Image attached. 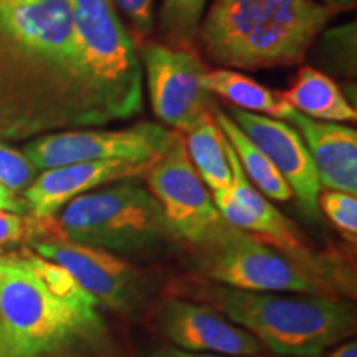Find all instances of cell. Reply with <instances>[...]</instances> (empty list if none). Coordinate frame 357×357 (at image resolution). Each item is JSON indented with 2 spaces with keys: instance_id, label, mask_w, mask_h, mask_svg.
<instances>
[{
  "instance_id": "obj_2",
  "label": "cell",
  "mask_w": 357,
  "mask_h": 357,
  "mask_svg": "<svg viewBox=\"0 0 357 357\" xmlns=\"http://www.w3.org/2000/svg\"><path fill=\"white\" fill-rule=\"evenodd\" d=\"M337 8L316 0H213L197 38L223 68L301 63Z\"/></svg>"
},
{
  "instance_id": "obj_17",
  "label": "cell",
  "mask_w": 357,
  "mask_h": 357,
  "mask_svg": "<svg viewBox=\"0 0 357 357\" xmlns=\"http://www.w3.org/2000/svg\"><path fill=\"white\" fill-rule=\"evenodd\" d=\"M184 144L192 166L211 192L227 190L231 171L227 155V139L213 118L212 108L184 132Z\"/></svg>"
},
{
  "instance_id": "obj_18",
  "label": "cell",
  "mask_w": 357,
  "mask_h": 357,
  "mask_svg": "<svg viewBox=\"0 0 357 357\" xmlns=\"http://www.w3.org/2000/svg\"><path fill=\"white\" fill-rule=\"evenodd\" d=\"M202 84L208 93L222 96L235 108L248 113L288 121L293 111L291 106L281 98L280 91L263 86L235 70L218 68L205 71Z\"/></svg>"
},
{
  "instance_id": "obj_7",
  "label": "cell",
  "mask_w": 357,
  "mask_h": 357,
  "mask_svg": "<svg viewBox=\"0 0 357 357\" xmlns=\"http://www.w3.org/2000/svg\"><path fill=\"white\" fill-rule=\"evenodd\" d=\"M144 177L174 238L187 247L204 243L227 223L213 204L211 190L192 166L182 132L171 131Z\"/></svg>"
},
{
  "instance_id": "obj_1",
  "label": "cell",
  "mask_w": 357,
  "mask_h": 357,
  "mask_svg": "<svg viewBox=\"0 0 357 357\" xmlns=\"http://www.w3.org/2000/svg\"><path fill=\"white\" fill-rule=\"evenodd\" d=\"M139 52L111 0L0 3V137L142 111Z\"/></svg>"
},
{
  "instance_id": "obj_30",
  "label": "cell",
  "mask_w": 357,
  "mask_h": 357,
  "mask_svg": "<svg viewBox=\"0 0 357 357\" xmlns=\"http://www.w3.org/2000/svg\"><path fill=\"white\" fill-rule=\"evenodd\" d=\"M0 357H13L10 346H8L6 331H3L2 324H0Z\"/></svg>"
},
{
  "instance_id": "obj_12",
  "label": "cell",
  "mask_w": 357,
  "mask_h": 357,
  "mask_svg": "<svg viewBox=\"0 0 357 357\" xmlns=\"http://www.w3.org/2000/svg\"><path fill=\"white\" fill-rule=\"evenodd\" d=\"M155 326L172 346L189 352L258 357L265 347L242 326L205 303L166 298L155 310Z\"/></svg>"
},
{
  "instance_id": "obj_5",
  "label": "cell",
  "mask_w": 357,
  "mask_h": 357,
  "mask_svg": "<svg viewBox=\"0 0 357 357\" xmlns=\"http://www.w3.org/2000/svg\"><path fill=\"white\" fill-rule=\"evenodd\" d=\"M26 238H63L116 255H134L176 240L159 202L137 177L75 197L50 218L29 217Z\"/></svg>"
},
{
  "instance_id": "obj_24",
  "label": "cell",
  "mask_w": 357,
  "mask_h": 357,
  "mask_svg": "<svg viewBox=\"0 0 357 357\" xmlns=\"http://www.w3.org/2000/svg\"><path fill=\"white\" fill-rule=\"evenodd\" d=\"M38 169L26 155L0 142V184L13 192L25 190L37 177Z\"/></svg>"
},
{
  "instance_id": "obj_8",
  "label": "cell",
  "mask_w": 357,
  "mask_h": 357,
  "mask_svg": "<svg viewBox=\"0 0 357 357\" xmlns=\"http://www.w3.org/2000/svg\"><path fill=\"white\" fill-rule=\"evenodd\" d=\"M30 250L65 266L101 307L116 314H139L154 294V278L149 271L108 250L63 238L30 240Z\"/></svg>"
},
{
  "instance_id": "obj_3",
  "label": "cell",
  "mask_w": 357,
  "mask_h": 357,
  "mask_svg": "<svg viewBox=\"0 0 357 357\" xmlns=\"http://www.w3.org/2000/svg\"><path fill=\"white\" fill-rule=\"evenodd\" d=\"M185 291L281 357H318L356 329L354 307L337 296L243 291L211 281L192 284Z\"/></svg>"
},
{
  "instance_id": "obj_20",
  "label": "cell",
  "mask_w": 357,
  "mask_h": 357,
  "mask_svg": "<svg viewBox=\"0 0 357 357\" xmlns=\"http://www.w3.org/2000/svg\"><path fill=\"white\" fill-rule=\"evenodd\" d=\"M7 257L19 263L29 273H32L42 283V287L56 300L83 311L101 310L100 301L91 293L86 291L65 266L47 260V258L37 255L33 250L26 248L22 250L20 253H7Z\"/></svg>"
},
{
  "instance_id": "obj_25",
  "label": "cell",
  "mask_w": 357,
  "mask_h": 357,
  "mask_svg": "<svg viewBox=\"0 0 357 357\" xmlns=\"http://www.w3.org/2000/svg\"><path fill=\"white\" fill-rule=\"evenodd\" d=\"M111 3L126 17L137 35L147 37L154 30V0H111Z\"/></svg>"
},
{
  "instance_id": "obj_27",
  "label": "cell",
  "mask_w": 357,
  "mask_h": 357,
  "mask_svg": "<svg viewBox=\"0 0 357 357\" xmlns=\"http://www.w3.org/2000/svg\"><path fill=\"white\" fill-rule=\"evenodd\" d=\"M0 211L25 213L29 212V205H26L25 200L17 197V192L0 184Z\"/></svg>"
},
{
  "instance_id": "obj_31",
  "label": "cell",
  "mask_w": 357,
  "mask_h": 357,
  "mask_svg": "<svg viewBox=\"0 0 357 357\" xmlns=\"http://www.w3.org/2000/svg\"><path fill=\"white\" fill-rule=\"evenodd\" d=\"M321 2L326 3V6H331L334 8H351L354 7L356 0H321Z\"/></svg>"
},
{
  "instance_id": "obj_15",
  "label": "cell",
  "mask_w": 357,
  "mask_h": 357,
  "mask_svg": "<svg viewBox=\"0 0 357 357\" xmlns=\"http://www.w3.org/2000/svg\"><path fill=\"white\" fill-rule=\"evenodd\" d=\"M288 123L301 134L323 189L357 194V132L341 123L318 121L291 111Z\"/></svg>"
},
{
  "instance_id": "obj_13",
  "label": "cell",
  "mask_w": 357,
  "mask_h": 357,
  "mask_svg": "<svg viewBox=\"0 0 357 357\" xmlns=\"http://www.w3.org/2000/svg\"><path fill=\"white\" fill-rule=\"evenodd\" d=\"M229 116L270 159L307 215L318 217V200L323 187L301 134L283 119L268 118L238 108H231Z\"/></svg>"
},
{
  "instance_id": "obj_10",
  "label": "cell",
  "mask_w": 357,
  "mask_h": 357,
  "mask_svg": "<svg viewBox=\"0 0 357 357\" xmlns=\"http://www.w3.org/2000/svg\"><path fill=\"white\" fill-rule=\"evenodd\" d=\"M154 114L174 131L185 132L212 108V93L204 88L205 66L187 48L147 42L139 52Z\"/></svg>"
},
{
  "instance_id": "obj_16",
  "label": "cell",
  "mask_w": 357,
  "mask_h": 357,
  "mask_svg": "<svg viewBox=\"0 0 357 357\" xmlns=\"http://www.w3.org/2000/svg\"><path fill=\"white\" fill-rule=\"evenodd\" d=\"M281 98L298 113L318 121H356V108L341 88L323 71L303 66L291 86L280 91Z\"/></svg>"
},
{
  "instance_id": "obj_23",
  "label": "cell",
  "mask_w": 357,
  "mask_h": 357,
  "mask_svg": "<svg viewBox=\"0 0 357 357\" xmlns=\"http://www.w3.org/2000/svg\"><path fill=\"white\" fill-rule=\"evenodd\" d=\"M326 63L336 66L339 73H356V25L347 24L323 35Z\"/></svg>"
},
{
  "instance_id": "obj_14",
  "label": "cell",
  "mask_w": 357,
  "mask_h": 357,
  "mask_svg": "<svg viewBox=\"0 0 357 357\" xmlns=\"http://www.w3.org/2000/svg\"><path fill=\"white\" fill-rule=\"evenodd\" d=\"M151 164L114 159L47 169L24 190V200L33 218H50L75 197L111 182L144 176Z\"/></svg>"
},
{
  "instance_id": "obj_4",
  "label": "cell",
  "mask_w": 357,
  "mask_h": 357,
  "mask_svg": "<svg viewBox=\"0 0 357 357\" xmlns=\"http://www.w3.org/2000/svg\"><path fill=\"white\" fill-rule=\"evenodd\" d=\"M0 324L13 357H129L101 310L56 300L7 255H0Z\"/></svg>"
},
{
  "instance_id": "obj_28",
  "label": "cell",
  "mask_w": 357,
  "mask_h": 357,
  "mask_svg": "<svg viewBox=\"0 0 357 357\" xmlns=\"http://www.w3.org/2000/svg\"><path fill=\"white\" fill-rule=\"evenodd\" d=\"M147 357H227V356H217V354H204V352H189L184 349H178V347L167 344L162 347H158L153 352H149ZM265 357V356H258Z\"/></svg>"
},
{
  "instance_id": "obj_29",
  "label": "cell",
  "mask_w": 357,
  "mask_h": 357,
  "mask_svg": "<svg viewBox=\"0 0 357 357\" xmlns=\"http://www.w3.org/2000/svg\"><path fill=\"white\" fill-rule=\"evenodd\" d=\"M328 357H357V342L354 339L346 341L344 344L337 346Z\"/></svg>"
},
{
  "instance_id": "obj_19",
  "label": "cell",
  "mask_w": 357,
  "mask_h": 357,
  "mask_svg": "<svg viewBox=\"0 0 357 357\" xmlns=\"http://www.w3.org/2000/svg\"><path fill=\"white\" fill-rule=\"evenodd\" d=\"M212 113L223 136L230 142L231 149H234L240 164H242L248 181L268 199L278 200V202L291 200V189H289L287 181L281 177V174L276 171L273 164L270 162V159L248 139L247 134L236 126V123L225 111H222L217 105H213Z\"/></svg>"
},
{
  "instance_id": "obj_26",
  "label": "cell",
  "mask_w": 357,
  "mask_h": 357,
  "mask_svg": "<svg viewBox=\"0 0 357 357\" xmlns=\"http://www.w3.org/2000/svg\"><path fill=\"white\" fill-rule=\"evenodd\" d=\"M29 235V218L22 213L0 211V252L20 243Z\"/></svg>"
},
{
  "instance_id": "obj_21",
  "label": "cell",
  "mask_w": 357,
  "mask_h": 357,
  "mask_svg": "<svg viewBox=\"0 0 357 357\" xmlns=\"http://www.w3.org/2000/svg\"><path fill=\"white\" fill-rule=\"evenodd\" d=\"M207 2L208 0H162L159 29L166 45L189 50L197 38Z\"/></svg>"
},
{
  "instance_id": "obj_9",
  "label": "cell",
  "mask_w": 357,
  "mask_h": 357,
  "mask_svg": "<svg viewBox=\"0 0 357 357\" xmlns=\"http://www.w3.org/2000/svg\"><path fill=\"white\" fill-rule=\"evenodd\" d=\"M171 131L155 123H137L124 129H71L43 134L24 147L26 159L38 171L91 160L153 162Z\"/></svg>"
},
{
  "instance_id": "obj_11",
  "label": "cell",
  "mask_w": 357,
  "mask_h": 357,
  "mask_svg": "<svg viewBox=\"0 0 357 357\" xmlns=\"http://www.w3.org/2000/svg\"><path fill=\"white\" fill-rule=\"evenodd\" d=\"M227 155H229L231 171V184L227 190L211 192L213 204H215L223 220L235 229L255 235L263 242L273 245L280 252L328 273V266L321 265L312 257L310 250L305 247V242H303L296 225L284 217L270 202V199L265 197L248 181L247 174H245L242 164H240L229 141H227Z\"/></svg>"
},
{
  "instance_id": "obj_6",
  "label": "cell",
  "mask_w": 357,
  "mask_h": 357,
  "mask_svg": "<svg viewBox=\"0 0 357 357\" xmlns=\"http://www.w3.org/2000/svg\"><path fill=\"white\" fill-rule=\"evenodd\" d=\"M190 248L192 265L211 283L243 291L334 296L333 276L230 223Z\"/></svg>"
},
{
  "instance_id": "obj_32",
  "label": "cell",
  "mask_w": 357,
  "mask_h": 357,
  "mask_svg": "<svg viewBox=\"0 0 357 357\" xmlns=\"http://www.w3.org/2000/svg\"><path fill=\"white\" fill-rule=\"evenodd\" d=\"M30 2H42V0H0V3H30Z\"/></svg>"
},
{
  "instance_id": "obj_22",
  "label": "cell",
  "mask_w": 357,
  "mask_h": 357,
  "mask_svg": "<svg viewBox=\"0 0 357 357\" xmlns=\"http://www.w3.org/2000/svg\"><path fill=\"white\" fill-rule=\"evenodd\" d=\"M318 205L333 225L351 242L357 236V197L349 192L328 190L319 194Z\"/></svg>"
}]
</instances>
